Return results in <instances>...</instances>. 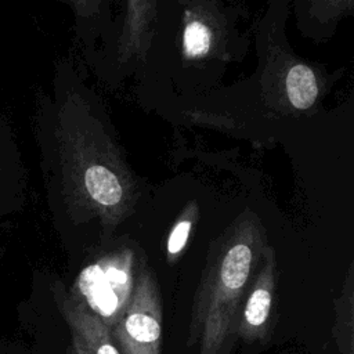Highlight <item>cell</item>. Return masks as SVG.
<instances>
[{
	"label": "cell",
	"mask_w": 354,
	"mask_h": 354,
	"mask_svg": "<svg viewBox=\"0 0 354 354\" xmlns=\"http://www.w3.org/2000/svg\"><path fill=\"white\" fill-rule=\"evenodd\" d=\"M111 336L120 354H160L162 321L155 296L141 290Z\"/></svg>",
	"instance_id": "obj_1"
},
{
	"label": "cell",
	"mask_w": 354,
	"mask_h": 354,
	"mask_svg": "<svg viewBox=\"0 0 354 354\" xmlns=\"http://www.w3.org/2000/svg\"><path fill=\"white\" fill-rule=\"evenodd\" d=\"M77 288L90 310L95 313L104 325L108 329L111 326L115 328L129 299L130 283L127 272L115 266L105 268L98 264L90 266L80 274Z\"/></svg>",
	"instance_id": "obj_2"
},
{
	"label": "cell",
	"mask_w": 354,
	"mask_h": 354,
	"mask_svg": "<svg viewBox=\"0 0 354 354\" xmlns=\"http://www.w3.org/2000/svg\"><path fill=\"white\" fill-rule=\"evenodd\" d=\"M64 314L72 336L68 354H120L109 329L97 315L77 306H65Z\"/></svg>",
	"instance_id": "obj_3"
},
{
	"label": "cell",
	"mask_w": 354,
	"mask_h": 354,
	"mask_svg": "<svg viewBox=\"0 0 354 354\" xmlns=\"http://www.w3.org/2000/svg\"><path fill=\"white\" fill-rule=\"evenodd\" d=\"M270 310L271 292L267 286L260 285L250 293L246 301L242 324L238 330L239 336L246 340H256L264 336Z\"/></svg>",
	"instance_id": "obj_4"
},
{
	"label": "cell",
	"mask_w": 354,
	"mask_h": 354,
	"mask_svg": "<svg viewBox=\"0 0 354 354\" xmlns=\"http://www.w3.org/2000/svg\"><path fill=\"white\" fill-rule=\"evenodd\" d=\"M84 184L98 203L105 206L116 205L122 199V187L116 176L101 165H94L86 170Z\"/></svg>",
	"instance_id": "obj_5"
},
{
	"label": "cell",
	"mask_w": 354,
	"mask_h": 354,
	"mask_svg": "<svg viewBox=\"0 0 354 354\" xmlns=\"http://www.w3.org/2000/svg\"><path fill=\"white\" fill-rule=\"evenodd\" d=\"M250 261L252 252L246 245L239 243L231 248L221 264V286L230 292H238L248 279Z\"/></svg>",
	"instance_id": "obj_6"
},
{
	"label": "cell",
	"mask_w": 354,
	"mask_h": 354,
	"mask_svg": "<svg viewBox=\"0 0 354 354\" xmlns=\"http://www.w3.org/2000/svg\"><path fill=\"white\" fill-rule=\"evenodd\" d=\"M288 97L297 109H307L317 98L318 87L313 71L306 65L293 66L286 77Z\"/></svg>",
	"instance_id": "obj_7"
},
{
	"label": "cell",
	"mask_w": 354,
	"mask_h": 354,
	"mask_svg": "<svg viewBox=\"0 0 354 354\" xmlns=\"http://www.w3.org/2000/svg\"><path fill=\"white\" fill-rule=\"evenodd\" d=\"M184 47L191 57L203 55L210 47V30L201 22H191L184 32Z\"/></svg>",
	"instance_id": "obj_8"
},
{
	"label": "cell",
	"mask_w": 354,
	"mask_h": 354,
	"mask_svg": "<svg viewBox=\"0 0 354 354\" xmlns=\"http://www.w3.org/2000/svg\"><path fill=\"white\" fill-rule=\"evenodd\" d=\"M189 228H191V224L189 221H181L178 223L173 232L170 234V238H169V243H167V249L171 254L174 253H178L183 246L185 245V241L188 238V234H189Z\"/></svg>",
	"instance_id": "obj_9"
}]
</instances>
